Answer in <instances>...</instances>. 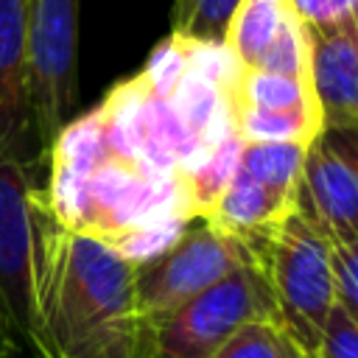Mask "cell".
Listing matches in <instances>:
<instances>
[{
	"instance_id": "6da1fadb",
	"label": "cell",
	"mask_w": 358,
	"mask_h": 358,
	"mask_svg": "<svg viewBox=\"0 0 358 358\" xmlns=\"http://www.w3.org/2000/svg\"><path fill=\"white\" fill-rule=\"evenodd\" d=\"M227 48L168 39L140 76L48 145L42 185L53 215L137 263L201 218L235 168L241 140L227 109Z\"/></svg>"
},
{
	"instance_id": "7a4b0ae2",
	"label": "cell",
	"mask_w": 358,
	"mask_h": 358,
	"mask_svg": "<svg viewBox=\"0 0 358 358\" xmlns=\"http://www.w3.org/2000/svg\"><path fill=\"white\" fill-rule=\"evenodd\" d=\"M148 324L134 308L131 260L64 227L31 196V355L145 358Z\"/></svg>"
},
{
	"instance_id": "3957f363",
	"label": "cell",
	"mask_w": 358,
	"mask_h": 358,
	"mask_svg": "<svg viewBox=\"0 0 358 358\" xmlns=\"http://www.w3.org/2000/svg\"><path fill=\"white\" fill-rule=\"evenodd\" d=\"M274 296V316L302 355H313L333 308L330 241L294 207L246 238Z\"/></svg>"
},
{
	"instance_id": "277c9868",
	"label": "cell",
	"mask_w": 358,
	"mask_h": 358,
	"mask_svg": "<svg viewBox=\"0 0 358 358\" xmlns=\"http://www.w3.org/2000/svg\"><path fill=\"white\" fill-rule=\"evenodd\" d=\"M249 260L255 255L243 238L196 218L168 246L131 263L134 308L145 324H154Z\"/></svg>"
},
{
	"instance_id": "5b68a950",
	"label": "cell",
	"mask_w": 358,
	"mask_h": 358,
	"mask_svg": "<svg viewBox=\"0 0 358 358\" xmlns=\"http://www.w3.org/2000/svg\"><path fill=\"white\" fill-rule=\"evenodd\" d=\"M257 319L277 316L271 288L257 260H249L179 310L148 324L145 358H210L243 324Z\"/></svg>"
},
{
	"instance_id": "8992f818",
	"label": "cell",
	"mask_w": 358,
	"mask_h": 358,
	"mask_svg": "<svg viewBox=\"0 0 358 358\" xmlns=\"http://www.w3.org/2000/svg\"><path fill=\"white\" fill-rule=\"evenodd\" d=\"M25 84L36 140L48 148L78 98V0H25Z\"/></svg>"
},
{
	"instance_id": "52a82bcc",
	"label": "cell",
	"mask_w": 358,
	"mask_h": 358,
	"mask_svg": "<svg viewBox=\"0 0 358 358\" xmlns=\"http://www.w3.org/2000/svg\"><path fill=\"white\" fill-rule=\"evenodd\" d=\"M31 165L0 143V338L31 350Z\"/></svg>"
},
{
	"instance_id": "ba28073f",
	"label": "cell",
	"mask_w": 358,
	"mask_h": 358,
	"mask_svg": "<svg viewBox=\"0 0 358 358\" xmlns=\"http://www.w3.org/2000/svg\"><path fill=\"white\" fill-rule=\"evenodd\" d=\"M294 204L330 243L358 246L355 129H322L305 145Z\"/></svg>"
},
{
	"instance_id": "9c48e42d",
	"label": "cell",
	"mask_w": 358,
	"mask_h": 358,
	"mask_svg": "<svg viewBox=\"0 0 358 358\" xmlns=\"http://www.w3.org/2000/svg\"><path fill=\"white\" fill-rule=\"evenodd\" d=\"M305 78L322 129L358 126V20L302 25Z\"/></svg>"
},
{
	"instance_id": "30bf717a",
	"label": "cell",
	"mask_w": 358,
	"mask_h": 358,
	"mask_svg": "<svg viewBox=\"0 0 358 358\" xmlns=\"http://www.w3.org/2000/svg\"><path fill=\"white\" fill-rule=\"evenodd\" d=\"M0 143L28 165L42 151L25 84V0H0Z\"/></svg>"
},
{
	"instance_id": "8fae6325",
	"label": "cell",
	"mask_w": 358,
	"mask_h": 358,
	"mask_svg": "<svg viewBox=\"0 0 358 358\" xmlns=\"http://www.w3.org/2000/svg\"><path fill=\"white\" fill-rule=\"evenodd\" d=\"M288 207H294V196H285V193H277V190L260 185L246 171H241L235 162L232 173L218 187V193L213 196V201L207 204L201 218L207 224L218 227L221 232H229V235L246 241V238L257 235L260 229H266Z\"/></svg>"
},
{
	"instance_id": "7c38bea8",
	"label": "cell",
	"mask_w": 358,
	"mask_h": 358,
	"mask_svg": "<svg viewBox=\"0 0 358 358\" xmlns=\"http://www.w3.org/2000/svg\"><path fill=\"white\" fill-rule=\"evenodd\" d=\"M291 17L288 0H241L224 48L238 67H257L266 48L280 34L282 22Z\"/></svg>"
},
{
	"instance_id": "4fadbf2b",
	"label": "cell",
	"mask_w": 358,
	"mask_h": 358,
	"mask_svg": "<svg viewBox=\"0 0 358 358\" xmlns=\"http://www.w3.org/2000/svg\"><path fill=\"white\" fill-rule=\"evenodd\" d=\"M302 157L305 145L299 143H241L235 162L260 185L294 196L302 171Z\"/></svg>"
},
{
	"instance_id": "5bb4252c",
	"label": "cell",
	"mask_w": 358,
	"mask_h": 358,
	"mask_svg": "<svg viewBox=\"0 0 358 358\" xmlns=\"http://www.w3.org/2000/svg\"><path fill=\"white\" fill-rule=\"evenodd\" d=\"M238 6L241 0H176L171 14V36L185 45L224 48Z\"/></svg>"
},
{
	"instance_id": "9a60e30c",
	"label": "cell",
	"mask_w": 358,
	"mask_h": 358,
	"mask_svg": "<svg viewBox=\"0 0 358 358\" xmlns=\"http://www.w3.org/2000/svg\"><path fill=\"white\" fill-rule=\"evenodd\" d=\"M210 358H302V352L277 324V319H257L243 324Z\"/></svg>"
},
{
	"instance_id": "2e32d148",
	"label": "cell",
	"mask_w": 358,
	"mask_h": 358,
	"mask_svg": "<svg viewBox=\"0 0 358 358\" xmlns=\"http://www.w3.org/2000/svg\"><path fill=\"white\" fill-rule=\"evenodd\" d=\"M313 358H358V316L333 302L324 316Z\"/></svg>"
},
{
	"instance_id": "e0dca14e",
	"label": "cell",
	"mask_w": 358,
	"mask_h": 358,
	"mask_svg": "<svg viewBox=\"0 0 358 358\" xmlns=\"http://www.w3.org/2000/svg\"><path fill=\"white\" fill-rule=\"evenodd\" d=\"M355 249L358 246L352 243H330V252H327L333 296L352 316H358V255Z\"/></svg>"
},
{
	"instance_id": "ac0fdd59",
	"label": "cell",
	"mask_w": 358,
	"mask_h": 358,
	"mask_svg": "<svg viewBox=\"0 0 358 358\" xmlns=\"http://www.w3.org/2000/svg\"><path fill=\"white\" fill-rule=\"evenodd\" d=\"M358 0H288L291 14L302 25H338L358 20Z\"/></svg>"
},
{
	"instance_id": "d6986e66",
	"label": "cell",
	"mask_w": 358,
	"mask_h": 358,
	"mask_svg": "<svg viewBox=\"0 0 358 358\" xmlns=\"http://www.w3.org/2000/svg\"><path fill=\"white\" fill-rule=\"evenodd\" d=\"M0 358H3V338H0Z\"/></svg>"
},
{
	"instance_id": "ffe728a7",
	"label": "cell",
	"mask_w": 358,
	"mask_h": 358,
	"mask_svg": "<svg viewBox=\"0 0 358 358\" xmlns=\"http://www.w3.org/2000/svg\"><path fill=\"white\" fill-rule=\"evenodd\" d=\"M302 358H313V355H302Z\"/></svg>"
}]
</instances>
